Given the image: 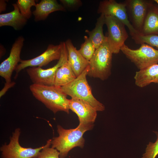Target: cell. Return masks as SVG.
I'll use <instances>...</instances> for the list:
<instances>
[{
  "instance_id": "obj_15",
  "label": "cell",
  "mask_w": 158,
  "mask_h": 158,
  "mask_svg": "<svg viewBox=\"0 0 158 158\" xmlns=\"http://www.w3.org/2000/svg\"><path fill=\"white\" fill-rule=\"evenodd\" d=\"M152 1L147 11L140 34L158 35V5Z\"/></svg>"
},
{
  "instance_id": "obj_6",
  "label": "cell",
  "mask_w": 158,
  "mask_h": 158,
  "mask_svg": "<svg viewBox=\"0 0 158 158\" xmlns=\"http://www.w3.org/2000/svg\"><path fill=\"white\" fill-rule=\"evenodd\" d=\"M20 133V129L16 128L10 138L9 143L0 147L1 158H37L40 151L47 145L46 143L35 148L23 147L19 142Z\"/></svg>"
},
{
  "instance_id": "obj_23",
  "label": "cell",
  "mask_w": 158,
  "mask_h": 158,
  "mask_svg": "<svg viewBox=\"0 0 158 158\" xmlns=\"http://www.w3.org/2000/svg\"><path fill=\"white\" fill-rule=\"evenodd\" d=\"M16 4L21 14L27 19L31 16V8L36 4L34 0H18Z\"/></svg>"
},
{
  "instance_id": "obj_8",
  "label": "cell",
  "mask_w": 158,
  "mask_h": 158,
  "mask_svg": "<svg viewBox=\"0 0 158 158\" xmlns=\"http://www.w3.org/2000/svg\"><path fill=\"white\" fill-rule=\"evenodd\" d=\"M105 16V24L108 30L107 42L113 54H118L128 37L125 25L114 16Z\"/></svg>"
},
{
  "instance_id": "obj_26",
  "label": "cell",
  "mask_w": 158,
  "mask_h": 158,
  "mask_svg": "<svg viewBox=\"0 0 158 158\" xmlns=\"http://www.w3.org/2000/svg\"><path fill=\"white\" fill-rule=\"evenodd\" d=\"M60 1L66 6L72 8L79 6L82 4L81 1L78 0H63Z\"/></svg>"
},
{
  "instance_id": "obj_17",
  "label": "cell",
  "mask_w": 158,
  "mask_h": 158,
  "mask_svg": "<svg viewBox=\"0 0 158 158\" xmlns=\"http://www.w3.org/2000/svg\"><path fill=\"white\" fill-rule=\"evenodd\" d=\"M33 12L36 21L46 19L49 14L57 11H65L64 8L55 0H42L36 4Z\"/></svg>"
},
{
  "instance_id": "obj_20",
  "label": "cell",
  "mask_w": 158,
  "mask_h": 158,
  "mask_svg": "<svg viewBox=\"0 0 158 158\" xmlns=\"http://www.w3.org/2000/svg\"><path fill=\"white\" fill-rule=\"evenodd\" d=\"M76 78L68 61L56 71L54 85L60 87L64 86L71 83Z\"/></svg>"
},
{
  "instance_id": "obj_3",
  "label": "cell",
  "mask_w": 158,
  "mask_h": 158,
  "mask_svg": "<svg viewBox=\"0 0 158 158\" xmlns=\"http://www.w3.org/2000/svg\"><path fill=\"white\" fill-rule=\"evenodd\" d=\"M89 70V66L73 81L61 88L63 92L72 99H79L87 103L97 111H103L105 110L104 106L93 96L87 80Z\"/></svg>"
},
{
  "instance_id": "obj_12",
  "label": "cell",
  "mask_w": 158,
  "mask_h": 158,
  "mask_svg": "<svg viewBox=\"0 0 158 158\" xmlns=\"http://www.w3.org/2000/svg\"><path fill=\"white\" fill-rule=\"evenodd\" d=\"M24 39L19 37L13 44L9 56L0 65V75L5 80L6 83L11 82L13 72L20 62V54L23 47Z\"/></svg>"
},
{
  "instance_id": "obj_13",
  "label": "cell",
  "mask_w": 158,
  "mask_h": 158,
  "mask_svg": "<svg viewBox=\"0 0 158 158\" xmlns=\"http://www.w3.org/2000/svg\"><path fill=\"white\" fill-rule=\"evenodd\" d=\"M70 110L75 113L79 124H93L97 116V111L87 103L79 99H69Z\"/></svg>"
},
{
  "instance_id": "obj_5",
  "label": "cell",
  "mask_w": 158,
  "mask_h": 158,
  "mask_svg": "<svg viewBox=\"0 0 158 158\" xmlns=\"http://www.w3.org/2000/svg\"><path fill=\"white\" fill-rule=\"evenodd\" d=\"M136 49L129 48L125 44L121 51L139 70L158 63V50L146 44H142Z\"/></svg>"
},
{
  "instance_id": "obj_2",
  "label": "cell",
  "mask_w": 158,
  "mask_h": 158,
  "mask_svg": "<svg viewBox=\"0 0 158 158\" xmlns=\"http://www.w3.org/2000/svg\"><path fill=\"white\" fill-rule=\"evenodd\" d=\"M29 89L35 97L54 114L59 111L69 113V99L61 87L32 84Z\"/></svg>"
},
{
  "instance_id": "obj_25",
  "label": "cell",
  "mask_w": 158,
  "mask_h": 158,
  "mask_svg": "<svg viewBox=\"0 0 158 158\" xmlns=\"http://www.w3.org/2000/svg\"><path fill=\"white\" fill-rule=\"evenodd\" d=\"M156 135L157 140L154 143L150 142L146 148L145 152L142 158H155L158 155V132L153 131Z\"/></svg>"
},
{
  "instance_id": "obj_7",
  "label": "cell",
  "mask_w": 158,
  "mask_h": 158,
  "mask_svg": "<svg viewBox=\"0 0 158 158\" xmlns=\"http://www.w3.org/2000/svg\"><path fill=\"white\" fill-rule=\"evenodd\" d=\"M68 61V52L65 42H63L60 58L54 66L47 69L39 67H29L26 69L33 84L45 85H54L56 72L58 69Z\"/></svg>"
},
{
  "instance_id": "obj_11",
  "label": "cell",
  "mask_w": 158,
  "mask_h": 158,
  "mask_svg": "<svg viewBox=\"0 0 158 158\" xmlns=\"http://www.w3.org/2000/svg\"><path fill=\"white\" fill-rule=\"evenodd\" d=\"M147 0H126L125 4L129 20L135 29L140 33L149 6L152 1Z\"/></svg>"
},
{
  "instance_id": "obj_28",
  "label": "cell",
  "mask_w": 158,
  "mask_h": 158,
  "mask_svg": "<svg viewBox=\"0 0 158 158\" xmlns=\"http://www.w3.org/2000/svg\"><path fill=\"white\" fill-rule=\"evenodd\" d=\"M6 4L5 1H0V11L1 12L5 9Z\"/></svg>"
},
{
  "instance_id": "obj_4",
  "label": "cell",
  "mask_w": 158,
  "mask_h": 158,
  "mask_svg": "<svg viewBox=\"0 0 158 158\" xmlns=\"http://www.w3.org/2000/svg\"><path fill=\"white\" fill-rule=\"evenodd\" d=\"M113 53L107 41L97 49L89 61L87 75L104 80L111 74Z\"/></svg>"
},
{
  "instance_id": "obj_22",
  "label": "cell",
  "mask_w": 158,
  "mask_h": 158,
  "mask_svg": "<svg viewBox=\"0 0 158 158\" xmlns=\"http://www.w3.org/2000/svg\"><path fill=\"white\" fill-rule=\"evenodd\" d=\"M84 38L85 41L81 44L78 51L86 59L89 61L93 56L96 49L88 37L85 36Z\"/></svg>"
},
{
  "instance_id": "obj_9",
  "label": "cell",
  "mask_w": 158,
  "mask_h": 158,
  "mask_svg": "<svg viewBox=\"0 0 158 158\" xmlns=\"http://www.w3.org/2000/svg\"><path fill=\"white\" fill-rule=\"evenodd\" d=\"M63 42L59 44H50L46 50L41 54L34 58L26 60L21 59L20 63L16 66L15 71V78L22 70L28 67H42L47 65L51 62L60 59L62 51Z\"/></svg>"
},
{
  "instance_id": "obj_18",
  "label": "cell",
  "mask_w": 158,
  "mask_h": 158,
  "mask_svg": "<svg viewBox=\"0 0 158 158\" xmlns=\"http://www.w3.org/2000/svg\"><path fill=\"white\" fill-rule=\"evenodd\" d=\"M13 5L14 8L13 11L0 15V26H10L16 30L25 24L27 19L21 14L16 4Z\"/></svg>"
},
{
  "instance_id": "obj_1",
  "label": "cell",
  "mask_w": 158,
  "mask_h": 158,
  "mask_svg": "<svg viewBox=\"0 0 158 158\" xmlns=\"http://www.w3.org/2000/svg\"><path fill=\"white\" fill-rule=\"evenodd\" d=\"M93 126L94 124H79L75 128L65 129L58 125L59 136L51 139V147L59 152L60 158H65L73 148L83 147L85 140L83 135L85 132L92 129Z\"/></svg>"
},
{
  "instance_id": "obj_19",
  "label": "cell",
  "mask_w": 158,
  "mask_h": 158,
  "mask_svg": "<svg viewBox=\"0 0 158 158\" xmlns=\"http://www.w3.org/2000/svg\"><path fill=\"white\" fill-rule=\"evenodd\" d=\"M105 17L104 14H101L97 19L95 28L90 31L88 30L85 31L88 35L89 38L96 49L107 41V37L104 35L103 31V27L105 24Z\"/></svg>"
},
{
  "instance_id": "obj_16",
  "label": "cell",
  "mask_w": 158,
  "mask_h": 158,
  "mask_svg": "<svg viewBox=\"0 0 158 158\" xmlns=\"http://www.w3.org/2000/svg\"><path fill=\"white\" fill-rule=\"evenodd\" d=\"M135 85L140 87L152 83L158 84V64H155L137 71L134 77Z\"/></svg>"
},
{
  "instance_id": "obj_24",
  "label": "cell",
  "mask_w": 158,
  "mask_h": 158,
  "mask_svg": "<svg viewBox=\"0 0 158 158\" xmlns=\"http://www.w3.org/2000/svg\"><path fill=\"white\" fill-rule=\"evenodd\" d=\"M51 139L47 142V145L40 152L37 158H60L59 152L55 149L50 147Z\"/></svg>"
},
{
  "instance_id": "obj_21",
  "label": "cell",
  "mask_w": 158,
  "mask_h": 158,
  "mask_svg": "<svg viewBox=\"0 0 158 158\" xmlns=\"http://www.w3.org/2000/svg\"><path fill=\"white\" fill-rule=\"evenodd\" d=\"M135 42L138 44H146L158 49V35H143L139 33L131 37Z\"/></svg>"
},
{
  "instance_id": "obj_10",
  "label": "cell",
  "mask_w": 158,
  "mask_h": 158,
  "mask_svg": "<svg viewBox=\"0 0 158 158\" xmlns=\"http://www.w3.org/2000/svg\"><path fill=\"white\" fill-rule=\"evenodd\" d=\"M97 13L105 16H114L123 23L129 30L131 37L139 33L134 28L127 15L125 4L124 2L119 3L114 0H105L101 1Z\"/></svg>"
},
{
  "instance_id": "obj_27",
  "label": "cell",
  "mask_w": 158,
  "mask_h": 158,
  "mask_svg": "<svg viewBox=\"0 0 158 158\" xmlns=\"http://www.w3.org/2000/svg\"><path fill=\"white\" fill-rule=\"evenodd\" d=\"M15 84V83L14 82H11L9 83H6L4 88L0 91V97L3 96L9 89L14 86Z\"/></svg>"
},
{
  "instance_id": "obj_14",
  "label": "cell",
  "mask_w": 158,
  "mask_h": 158,
  "mask_svg": "<svg viewBox=\"0 0 158 158\" xmlns=\"http://www.w3.org/2000/svg\"><path fill=\"white\" fill-rule=\"evenodd\" d=\"M65 43L68 52V62L77 77L89 66V61L82 56L70 39Z\"/></svg>"
},
{
  "instance_id": "obj_29",
  "label": "cell",
  "mask_w": 158,
  "mask_h": 158,
  "mask_svg": "<svg viewBox=\"0 0 158 158\" xmlns=\"http://www.w3.org/2000/svg\"><path fill=\"white\" fill-rule=\"evenodd\" d=\"M154 1L158 5V0H154Z\"/></svg>"
}]
</instances>
